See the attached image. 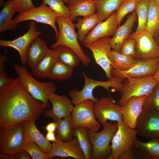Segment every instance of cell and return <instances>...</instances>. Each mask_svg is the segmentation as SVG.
Wrapping results in <instances>:
<instances>
[{
    "label": "cell",
    "instance_id": "34",
    "mask_svg": "<svg viewBox=\"0 0 159 159\" xmlns=\"http://www.w3.org/2000/svg\"><path fill=\"white\" fill-rule=\"evenodd\" d=\"M88 130L86 127H78L73 129V133L77 140L85 159H91L92 147L89 138Z\"/></svg>",
    "mask_w": 159,
    "mask_h": 159
},
{
    "label": "cell",
    "instance_id": "22",
    "mask_svg": "<svg viewBox=\"0 0 159 159\" xmlns=\"http://www.w3.org/2000/svg\"><path fill=\"white\" fill-rule=\"evenodd\" d=\"M136 16L135 11H133L128 15L124 24L118 26L113 37L110 39V44L112 49L120 52L123 44L132 32Z\"/></svg>",
    "mask_w": 159,
    "mask_h": 159
},
{
    "label": "cell",
    "instance_id": "12",
    "mask_svg": "<svg viewBox=\"0 0 159 159\" xmlns=\"http://www.w3.org/2000/svg\"><path fill=\"white\" fill-rule=\"evenodd\" d=\"M94 110L96 117L103 126L108 120L118 123L123 121L121 106L111 97H105L98 99L94 104Z\"/></svg>",
    "mask_w": 159,
    "mask_h": 159
},
{
    "label": "cell",
    "instance_id": "47",
    "mask_svg": "<svg viewBox=\"0 0 159 159\" xmlns=\"http://www.w3.org/2000/svg\"><path fill=\"white\" fill-rule=\"evenodd\" d=\"M6 59V57L5 55H0V73L5 71L4 63Z\"/></svg>",
    "mask_w": 159,
    "mask_h": 159
},
{
    "label": "cell",
    "instance_id": "10",
    "mask_svg": "<svg viewBox=\"0 0 159 159\" xmlns=\"http://www.w3.org/2000/svg\"><path fill=\"white\" fill-rule=\"evenodd\" d=\"M56 16L52 9L43 2L39 6H34L19 14L13 20L18 24L22 22L31 20L49 25L54 30L57 38L58 35L59 30L55 24Z\"/></svg>",
    "mask_w": 159,
    "mask_h": 159
},
{
    "label": "cell",
    "instance_id": "25",
    "mask_svg": "<svg viewBox=\"0 0 159 159\" xmlns=\"http://www.w3.org/2000/svg\"><path fill=\"white\" fill-rule=\"evenodd\" d=\"M55 52L53 49H50L33 68L31 73L38 78H47L48 74L57 60Z\"/></svg>",
    "mask_w": 159,
    "mask_h": 159
},
{
    "label": "cell",
    "instance_id": "31",
    "mask_svg": "<svg viewBox=\"0 0 159 159\" xmlns=\"http://www.w3.org/2000/svg\"><path fill=\"white\" fill-rule=\"evenodd\" d=\"M73 68L57 59L49 71L47 78L52 80L64 81L72 75Z\"/></svg>",
    "mask_w": 159,
    "mask_h": 159
},
{
    "label": "cell",
    "instance_id": "33",
    "mask_svg": "<svg viewBox=\"0 0 159 159\" xmlns=\"http://www.w3.org/2000/svg\"><path fill=\"white\" fill-rule=\"evenodd\" d=\"M55 122L57 125V139L63 142L71 140L73 136L71 115L55 121Z\"/></svg>",
    "mask_w": 159,
    "mask_h": 159
},
{
    "label": "cell",
    "instance_id": "36",
    "mask_svg": "<svg viewBox=\"0 0 159 159\" xmlns=\"http://www.w3.org/2000/svg\"><path fill=\"white\" fill-rule=\"evenodd\" d=\"M149 0H142L137 2L135 11L138 16V24L135 32L145 30L147 26Z\"/></svg>",
    "mask_w": 159,
    "mask_h": 159
},
{
    "label": "cell",
    "instance_id": "39",
    "mask_svg": "<svg viewBox=\"0 0 159 159\" xmlns=\"http://www.w3.org/2000/svg\"><path fill=\"white\" fill-rule=\"evenodd\" d=\"M137 1L135 0H124L116 10V18L119 26L125 16L135 9Z\"/></svg>",
    "mask_w": 159,
    "mask_h": 159
},
{
    "label": "cell",
    "instance_id": "48",
    "mask_svg": "<svg viewBox=\"0 0 159 159\" xmlns=\"http://www.w3.org/2000/svg\"><path fill=\"white\" fill-rule=\"evenodd\" d=\"M45 138L48 141L53 142L56 141L57 139L55 137L54 132H47Z\"/></svg>",
    "mask_w": 159,
    "mask_h": 159
},
{
    "label": "cell",
    "instance_id": "19",
    "mask_svg": "<svg viewBox=\"0 0 159 159\" xmlns=\"http://www.w3.org/2000/svg\"><path fill=\"white\" fill-rule=\"evenodd\" d=\"M118 26L115 11L106 19L97 24L86 35L82 43L86 47L101 38L113 36Z\"/></svg>",
    "mask_w": 159,
    "mask_h": 159
},
{
    "label": "cell",
    "instance_id": "28",
    "mask_svg": "<svg viewBox=\"0 0 159 159\" xmlns=\"http://www.w3.org/2000/svg\"><path fill=\"white\" fill-rule=\"evenodd\" d=\"M97 13L102 21L116 11L124 0H93Z\"/></svg>",
    "mask_w": 159,
    "mask_h": 159
},
{
    "label": "cell",
    "instance_id": "27",
    "mask_svg": "<svg viewBox=\"0 0 159 159\" xmlns=\"http://www.w3.org/2000/svg\"><path fill=\"white\" fill-rule=\"evenodd\" d=\"M77 19V22L75 25L78 29V38L82 43L89 31L102 21L97 13Z\"/></svg>",
    "mask_w": 159,
    "mask_h": 159
},
{
    "label": "cell",
    "instance_id": "55",
    "mask_svg": "<svg viewBox=\"0 0 159 159\" xmlns=\"http://www.w3.org/2000/svg\"><path fill=\"white\" fill-rule=\"evenodd\" d=\"M64 3H65L68 4H69V0H62Z\"/></svg>",
    "mask_w": 159,
    "mask_h": 159
},
{
    "label": "cell",
    "instance_id": "4",
    "mask_svg": "<svg viewBox=\"0 0 159 159\" xmlns=\"http://www.w3.org/2000/svg\"><path fill=\"white\" fill-rule=\"evenodd\" d=\"M56 22L59 28L58 35L56 42L51 45L52 48L53 49L59 45L66 46L76 53L84 66H88L91 62V59L80 47L75 30V24L70 19L60 16H56Z\"/></svg>",
    "mask_w": 159,
    "mask_h": 159
},
{
    "label": "cell",
    "instance_id": "2",
    "mask_svg": "<svg viewBox=\"0 0 159 159\" xmlns=\"http://www.w3.org/2000/svg\"><path fill=\"white\" fill-rule=\"evenodd\" d=\"M18 77L26 90L35 98L42 102L46 109L49 107V98L56 87L52 82H41L36 80L26 67L15 64L13 66Z\"/></svg>",
    "mask_w": 159,
    "mask_h": 159
},
{
    "label": "cell",
    "instance_id": "49",
    "mask_svg": "<svg viewBox=\"0 0 159 159\" xmlns=\"http://www.w3.org/2000/svg\"><path fill=\"white\" fill-rule=\"evenodd\" d=\"M153 77L157 83L159 84V62L157 65L156 72Z\"/></svg>",
    "mask_w": 159,
    "mask_h": 159
},
{
    "label": "cell",
    "instance_id": "5",
    "mask_svg": "<svg viewBox=\"0 0 159 159\" xmlns=\"http://www.w3.org/2000/svg\"><path fill=\"white\" fill-rule=\"evenodd\" d=\"M103 126V129L100 132L88 129V137L92 147L91 159H107L111 153L110 143L117 130L118 124L108 121Z\"/></svg>",
    "mask_w": 159,
    "mask_h": 159
},
{
    "label": "cell",
    "instance_id": "41",
    "mask_svg": "<svg viewBox=\"0 0 159 159\" xmlns=\"http://www.w3.org/2000/svg\"><path fill=\"white\" fill-rule=\"evenodd\" d=\"M120 52L126 56L136 59L135 40L128 38L123 44Z\"/></svg>",
    "mask_w": 159,
    "mask_h": 159
},
{
    "label": "cell",
    "instance_id": "18",
    "mask_svg": "<svg viewBox=\"0 0 159 159\" xmlns=\"http://www.w3.org/2000/svg\"><path fill=\"white\" fill-rule=\"evenodd\" d=\"M49 159L55 156L62 158L71 157L75 159H85L76 137L71 140L63 142L58 139L52 144L49 153L47 154Z\"/></svg>",
    "mask_w": 159,
    "mask_h": 159
},
{
    "label": "cell",
    "instance_id": "15",
    "mask_svg": "<svg viewBox=\"0 0 159 159\" xmlns=\"http://www.w3.org/2000/svg\"><path fill=\"white\" fill-rule=\"evenodd\" d=\"M110 39L109 37H103L86 46L91 51L96 63L104 71L108 80L113 77L109 58V53L112 49Z\"/></svg>",
    "mask_w": 159,
    "mask_h": 159
},
{
    "label": "cell",
    "instance_id": "13",
    "mask_svg": "<svg viewBox=\"0 0 159 159\" xmlns=\"http://www.w3.org/2000/svg\"><path fill=\"white\" fill-rule=\"evenodd\" d=\"M29 29L23 35L12 40H0V46L9 47L16 50L20 55L21 64H26V53L27 49L32 41L42 34L41 32L36 27V23L31 20L28 23Z\"/></svg>",
    "mask_w": 159,
    "mask_h": 159
},
{
    "label": "cell",
    "instance_id": "14",
    "mask_svg": "<svg viewBox=\"0 0 159 159\" xmlns=\"http://www.w3.org/2000/svg\"><path fill=\"white\" fill-rule=\"evenodd\" d=\"M159 57L151 59H137L135 64L130 68L125 70L112 69L113 77L120 78L123 80L128 77L140 78L153 76L157 69Z\"/></svg>",
    "mask_w": 159,
    "mask_h": 159
},
{
    "label": "cell",
    "instance_id": "37",
    "mask_svg": "<svg viewBox=\"0 0 159 159\" xmlns=\"http://www.w3.org/2000/svg\"><path fill=\"white\" fill-rule=\"evenodd\" d=\"M43 2L48 6L56 16H60L70 19L71 14L69 8L65 6L62 0H42Z\"/></svg>",
    "mask_w": 159,
    "mask_h": 159
},
{
    "label": "cell",
    "instance_id": "43",
    "mask_svg": "<svg viewBox=\"0 0 159 159\" xmlns=\"http://www.w3.org/2000/svg\"><path fill=\"white\" fill-rule=\"evenodd\" d=\"M139 155L141 154L138 152L134 147L123 153L120 158V159L136 158L139 157Z\"/></svg>",
    "mask_w": 159,
    "mask_h": 159
},
{
    "label": "cell",
    "instance_id": "17",
    "mask_svg": "<svg viewBox=\"0 0 159 159\" xmlns=\"http://www.w3.org/2000/svg\"><path fill=\"white\" fill-rule=\"evenodd\" d=\"M52 107L45 110L44 115L57 120L70 115L74 106L72 100L64 95H58L52 93L49 98Z\"/></svg>",
    "mask_w": 159,
    "mask_h": 159
},
{
    "label": "cell",
    "instance_id": "46",
    "mask_svg": "<svg viewBox=\"0 0 159 159\" xmlns=\"http://www.w3.org/2000/svg\"><path fill=\"white\" fill-rule=\"evenodd\" d=\"M57 124L54 122L49 123L45 127V128L47 132H54L57 129Z\"/></svg>",
    "mask_w": 159,
    "mask_h": 159
},
{
    "label": "cell",
    "instance_id": "24",
    "mask_svg": "<svg viewBox=\"0 0 159 159\" xmlns=\"http://www.w3.org/2000/svg\"><path fill=\"white\" fill-rule=\"evenodd\" d=\"M3 7L0 12V33L8 30H13L18 26V24L12 19L17 10L14 0L5 2Z\"/></svg>",
    "mask_w": 159,
    "mask_h": 159
},
{
    "label": "cell",
    "instance_id": "16",
    "mask_svg": "<svg viewBox=\"0 0 159 159\" xmlns=\"http://www.w3.org/2000/svg\"><path fill=\"white\" fill-rule=\"evenodd\" d=\"M137 134L143 137L159 138V114L153 110H143L136 124Z\"/></svg>",
    "mask_w": 159,
    "mask_h": 159
},
{
    "label": "cell",
    "instance_id": "7",
    "mask_svg": "<svg viewBox=\"0 0 159 159\" xmlns=\"http://www.w3.org/2000/svg\"><path fill=\"white\" fill-rule=\"evenodd\" d=\"M157 84L153 76L127 78L123 81L121 96L117 103L121 106L131 97L148 96Z\"/></svg>",
    "mask_w": 159,
    "mask_h": 159
},
{
    "label": "cell",
    "instance_id": "23",
    "mask_svg": "<svg viewBox=\"0 0 159 159\" xmlns=\"http://www.w3.org/2000/svg\"><path fill=\"white\" fill-rule=\"evenodd\" d=\"M50 49L46 43L39 37L35 38L29 46L26 53V64L34 67Z\"/></svg>",
    "mask_w": 159,
    "mask_h": 159
},
{
    "label": "cell",
    "instance_id": "20",
    "mask_svg": "<svg viewBox=\"0 0 159 159\" xmlns=\"http://www.w3.org/2000/svg\"><path fill=\"white\" fill-rule=\"evenodd\" d=\"M147 96L131 97L120 106L123 120L130 127L135 129L138 118L143 111V104Z\"/></svg>",
    "mask_w": 159,
    "mask_h": 159
},
{
    "label": "cell",
    "instance_id": "42",
    "mask_svg": "<svg viewBox=\"0 0 159 159\" xmlns=\"http://www.w3.org/2000/svg\"><path fill=\"white\" fill-rule=\"evenodd\" d=\"M14 1L19 14L34 7L32 0H14Z\"/></svg>",
    "mask_w": 159,
    "mask_h": 159
},
{
    "label": "cell",
    "instance_id": "40",
    "mask_svg": "<svg viewBox=\"0 0 159 159\" xmlns=\"http://www.w3.org/2000/svg\"><path fill=\"white\" fill-rule=\"evenodd\" d=\"M32 159H49L47 154L44 153L38 145L34 142H27L24 150Z\"/></svg>",
    "mask_w": 159,
    "mask_h": 159
},
{
    "label": "cell",
    "instance_id": "21",
    "mask_svg": "<svg viewBox=\"0 0 159 159\" xmlns=\"http://www.w3.org/2000/svg\"><path fill=\"white\" fill-rule=\"evenodd\" d=\"M35 121L34 120H31L22 122L25 138L27 142L36 143L42 151L47 154L50 151L52 144L40 132L36 126Z\"/></svg>",
    "mask_w": 159,
    "mask_h": 159
},
{
    "label": "cell",
    "instance_id": "51",
    "mask_svg": "<svg viewBox=\"0 0 159 159\" xmlns=\"http://www.w3.org/2000/svg\"><path fill=\"white\" fill-rule=\"evenodd\" d=\"M0 159H14L13 155L0 153Z\"/></svg>",
    "mask_w": 159,
    "mask_h": 159
},
{
    "label": "cell",
    "instance_id": "45",
    "mask_svg": "<svg viewBox=\"0 0 159 159\" xmlns=\"http://www.w3.org/2000/svg\"><path fill=\"white\" fill-rule=\"evenodd\" d=\"M14 159H31V157L29 154L24 150L13 155Z\"/></svg>",
    "mask_w": 159,
    "mask_h": 159
},
{
    "label": "cell",
    "instance_id": "44",
    "mask_svg": "<svg viewBox=\"0 0 159 159\" xmlns=\"http://www.w3.org/2000/svg\"><path fill=\"white\" fill-rule=\"evenodd\" d=\"M14 79L10 77L5 71L0 73V89L7 85Z\"/></svg>",
    "mask_w": 159,
    "mask_h": 159
},
{
    "label": "cell",
    "instance_id": "52",
    "mask_svg": "<svg viewBox=\"0 0 159 159\" xmlns=\"http://www.w3.org/2000/svg\"><path fill=\"white\" fill-rule=\"evenodd\" d=\"M154 39L157 44L159 46V35L158 37H155Z\"/></svg>",
    "mask_w": 159,
    "mask_h": 159
},
{
    "label": "cell",
    "instance_id": "6",
    "mask_svg": "<svg viewBox=\"0 0 159 159\" xmlns=\"http://www.w3.org/2000/svg\"><path fill=\"white\" fill-rule=\"evenodd\" d=\"M23 132V123L0 127V153L13 155L24 150L27 144Z\"/></svg>",
    "mask_w": 159,
    "mask_h": 159
},
{
    "label": "cell",
    "instance_id": "9",
    "mask_svg": "<svg viewBox=\"0 0 159 159\" xmlns=\"http://www.w3.org/2000/svg\"><path fill=\"white\" fill-rule=\"evenodd\" d=\"M94 104L92 101L87 100L74 106L71 114L73 129L82 127L93 131H98L101 125L96 119Z\"/></svg>",
    "mask_w": 159,
    "mask_h": 159
},
{
    "label": "cell",
    "instance_id": "50",
    "mask_svg": "<svg viewBox=\"0 0 159 159\" xmlns=\"http://www.w3.org/2000/svg\"><path fill=\"white\" fill-rule=\"evenodd\" d=\"M85 0H69L68 7L70 9L77 3Z\"/></svg>",
    "mask_w": 159,
    "mask_h": 159
},
{
    "label": "cell",
    "instance_id": "54",
    "mask_svg": "<svg viewBox=\"0 0 159 159\" xmlns=\"http://www.w3.org/2000/svg\"><path fill=\"white\" fill-rule=\"evenodd\" d=\"M157 6L159 11V0H156Z\"/></svg>",
    "mask_w": 159,
    "mask_h": 159
},
{
    "label": "cell",
    "instance_id": "26",
    "mask_svg": "<svg viewBox=\"0 0 159 159\" xmlns=\"http://www.w3.org/2000/svg\"><path fill=\"white\" fill-rule=\"evenodd\" d=\"M134 147L145 158L159 159V138L151 139L146 142L137 139Z\"/></svg>",
    "mask_w": 159,
    "mask_h": 159
},
{
    "label": "cell",
    "instance_id": "35",
    "mask_svg": "<svg viewBox=\"0 0 159 159\" xmlns=\"http://www.w3.org/2000/svg\"><path fill=\"white\" fill-rule=\"evenodd\" d=\"M70 17L72 21L77 19V17L86 16L94 13L96 9L93 0H85L80 1L70 9Z\"/></svg>",
    "mask_w": 159,
    "mask_h": 159
},
{
    "label": "cell",
    "instance_id": "53",
    "mask_svg": "<svg viewBox=\"0 0 159 159\" xmlns=\"http://www.w3.org/2000/svg\"><path fill=\"white\" fill-rule=\"evenodd\" d=\"M5 2L4 0H0V7L3 6Z\"/></svg>",
    "mask_w": 159,
    "mask_h": 159
},
{
    "label": "cell",
    "instance_id": "30",
    "mask_svg": "<svg viewBox=\"0 0 159 159\" xmlns=\"http://www.w3.org/2000/svg\"><path fill=\"white\" fill-rule=\"evenodd\" d=\"M55 51L57 59L73 69L78 66L81 61L76 53L70 48L62 45L52 49Z\"/></svg>",
    "mask_w": 159,
    "mask_h": 159
},
{
    "label": "cell",
    "instance_id": "56",
    "mask_svg": "<svg viewBox=\"0 0 159 159\" xmlns=\"http://www.w3.org/2000/svg\"><path fill=\"white\" fill-rule=\"evenodd\" d=\"M136 1H140V0H135Z\"/></svg>",
    "mask_w": 159,
    "mask_h": 159
},
{
    "label": "cell",
    "instance_id": "11",
    "mask_svg": "<svg viewBox=\"0 0 159 159\" xmlns=\"http://www.w3.org/2000/svg\"><path fill=\"white\" fill-rule=\"evenodd\" d=\"M136 41V59H149L159 57V46L150 33L145 30L134 32L129 37Z\"/></svg>",
    "mask_w": 159,
    "mask_h": 159
},
{
    "label": "cell",
    "instance_id": "3",
    "mask_svg": "<svg viewBox=\"0 0 159 159\" xmlns=\"http://www.w3.org/2000/svg\"><path fill=\"white\" fill-rule=\"evenodd\" d=\"M84 79V85L80 91L76 89H72L69 92L68 95L71 98L72 102L74 106L87 100L92 101L94 103L98 99L95 98L93 95L94 89L100 87L104 88L108 91L110 88H112V92L121 91L123 80L116 77L106 81L95 80L88 77L83 72L82 73Z\"/></svg>",
    "mask_w": 159,
    "mask_h": 159
},
{
    "label": "cell",
    "instance_id": "38",
    "mask_svg": "<svg viewBox=\"0 0 159 159\" xmlns=\"http://www.w3.org/2000/svg\"><path fill=\"white\" fill-rule=\"evenodd\" d=\"M153 110L159 114V84H157L145 99L143 110Z\"/></svg>",
    "mask_w": 159,
    "mask_h": 159
},
{
    "label": "cell",
    "instance_id": "1",
    "mask_svg": "<svg viewBox=\"0 0 159 159\" xmlns=\"http://www.w3.org/2000/svg\"><path fill=\"white\" fill-rule=\"evenodd\" d=\"M46 107L25 88L18 77L0 89V126L7 127L24 121L36 120Z\"/></svg>",
    "mask_w": 159,
    "mask_h": 159
},
{
    "label": "cell",
    "instance_id": "8",
    "mask_svg": "<svg viewBox=\"0 0 159 159\" xmlns=\"http://www.w3.org/2000/svg\"><path fill=\"white\" fill-rule=\"evenodd\" d=\"M118 124V129L111 141V153L107 159H120L123 153L134 147L138 139L135 129L130 127L123 121Z\"/></svg>",
    "mask_w": 159,
    "mask_h": 159
},
{
    "label": "cell",
    "instance_id": "32",
    "mask_svg": "<svg viewBox=\"0 0 159 159\" xmlns=\"http://www.w3.org/2000/svg\"><path fill=\"white\" fill-rule=\"evenodd\" d=\"M154 37L159 35V11L156 0H149L147 23L145 29Z\"/></svg>",
    "mask_w": 159,
    "mask_h": 159
},
{
    "label": "cell",
    "instance_id": "29",
    "mask_svg": "<svg viewBox=\"0 0 159 159\" xmlns=\"http://www.w3.org/2000/svg\"><path fill=\"white\" fill-rule=\"evenodd\" d=\"M109 58L112 69L125 70L131 68L136 62L137 59L126 56L120 52L111 49Z\"/></svg>",
    "mask_w": 159,
    "mask_h": 159
}]
</instances>
